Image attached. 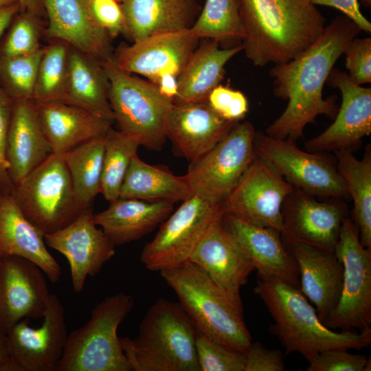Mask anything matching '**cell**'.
I'll use <instances>...</instances> for the list:
<instances>
[{
  "label": "cell",
  "instance_id": "cell-1",
  "mask_svg": "<svg viewBox=\"0 0 371 371\" xmlns=\"http://www.w3.org/2000/svg\"><path fill=\"white\" fill-rule=\"evenodd\" d=\"M361 31L350 19L337 15L308 49L271 67L269 74L273 79V94L288 104L267 128V135L295 142L318 115L335 118L339 106L331 98H323V89L336 62Z\"/></svg>",
  "mask_w": 371,
  "mask_h": 371
},
{
  "label": "cell",
  "instance_id": "cell-2",
  "mask_svg": "<svg viewBox=\"0 0 371 371\" xmlns=\"http://www.w3.org/2000/svg\"><path fill=\"white\" fill-rule=\"evenodd\" d=\"M246 57L256 67L286 63L313 45L326 19L311 0H237Z\"/></svg>",
  "mask_w": 371,
  "mask_h": 371
},
{
  "label": "cell",
  "instance_id": "cell-3",
  "mask_svg": "<svg viewBox=\"0 0 371 371\" xmlns=\"http://www.w3.org/2000/svg\"><path fill=\"white\" fill-rule=\"evenodd\" d=\"M254 293L265 304L274 324L269 330L286 354L298 352L306 361L328 349L361 350L371 343V328L341 331L328 328L297 288L275 278L258 277Z\"/></svg>",
  "mask_w": 371,
  "mask_h": 371
},
{
  "label": "cell",
  "instance_id": "cell-4",
  "mask_svg": "<svg viewBox=\"0 0 371 371\" xmlns=\"http://www.w3.org/2000/svg\"><path fill=\"white\" fill-rule=\"evenodd\" d=\"M197 331L245 354L253 342L240 297L230 295L192 262L160 271Z\"/></svg>",
  "mask_w": 371,
  "mask_h": 371
},
{
  "label": "cell",
  "instance_id": "cell-5",
  "mask_svg": "<svg viewBox=\"0 0 371 371\" xmlns=\"http://www.w3.org/2000/svg\"><path fill=\"white\" fill-rule=\"evenodd\" d=\"M196 329L178 302L157 299L139 324L135 339L120 338L135 371H200Z\"/></svg>",
  "mask_w": 371,
  "mask_h": 371
},
{
  "label": "cell",
  "instance_id": "cell-6",
  "mask_svg": "<svg viewBox=\"0 0 371 371\" xmlns=\"http://www.w3.org/2000/svg\"><path fill=\"white\" fill-rule=\"evenodd\" d=\"M134 300L123 292L98 303L88 322L73 330L56 371H131L117 328L132 310Z\"/></svg>",
  "mask_w": 371,
  "mask_h": 371
},
{
  "label": "cell",
  "instance_id": "cell-7",
  "mask_svg": "<svg viewBox=\"0 0 371 371\" xmlns=\"http://www.w3.org/2000/svg\"><path fill=\"white\" fill-rule=\"evenodd\" d=\"M107 76L109 100L119 131L145 148L160 150L167 139L166 122L172 100L157 87L117 67L113 58L101 62Z\"/></svg>",
  "mask_w": 371,
  "mask_h": 371
},
{
  "label": "cell",
  "instance_id": "cell-8",
  "mask_svg": "<svg viewBox=\"0 0 371 371\" xmlns=\"http://www.w3.org/2000/svg\"><path fill=\"white\" fill-rule=\"evenodd\" d=\"M10 194L44 235L68 225L84 211L77 203L70 174L59 155L52 153L14 184Z\"/></svg>",
  "mask_w": 371,
  "mask_h": 371
},
{
  "label": "cell",
  "instance_id": "cell-9",
  "mask_svg": "<svg viewBox=\"0 0 371 371\" xmlns=\"http://www.w3.org/2000/svg\"><path fill=\"white\" fill-rule=\"evenodd\" d=\"M256 133L250 122H239L214 146L191 161L185 176L193 194L221 205L256 157Z\"/></svg>",
  "mask_w": 371,
  "mask_h": 371
},
{
  "label": "cell",
  "instance_id": "cell-10",
  "mask_svg": "<svg viewBox=\"0 0 371 371\" xmlns=\"http://www.w3.org/2000/svg\"><path fill=\"white\" fill-rule=\"evenodd\" d=\"M334 254L343 267L342 287L337 306L323 323L342 331L371 328V249L362 245L359 229L348 216Z\"/></svg>",
  "mask_w": 371,
  "mask_h": 371
},
{
  "label": "cell",
  "instance_id": "cell-11",
  "mask_svg": "<svg viewBox=\"0 0 371 371\" xmlns=\"http://www.w3.org/2000/svg\"><path fill=\"white\" fill-rule=\"evenodd\" d=\"M223 214L221 205L193 194L161 223L142 250L141 262L147 269L159 272L190 262L210 225Z\"/></svg>",
  "mask_w": 371,
  "mask_h": 371
},
{
  "label": "cell",
  "instance_id": "cell-12",
  "mask_svg": "<svg viewBox=\"0 0 371 371\" xmlns=\"http://www.w3.org/2000/svg\"><path fill=\"white\" fill-rule=\"evenodd\" d=\"M258 157L271 165L293 188L312 195L330 198L348 196L336 164L322 153L301 150L295 142L256 132Z\"/></svg>",
  "mask_w": 371,
  "mask_h": 371
},
{
  "label": "cell",
  "instance_id": "cell-13",
  "mask_svg": "<svg viewBox=\"0 0 371 371\" xmlns=\"http://www.w3.org/2000/svg\"><path fill=\"white\" fill-rule=\"evenodd\" d=\"M294 188L271 165L256 157L221 203L223 214L284 231L282 207Z\"/></svg>",
  "mask_w": 371,
  "mask_h": 371
},
{
  "label": "cell",
  "instance_id": "cell-14",
  "mask_svg": "<svg viewBox=\"0 0 371 371\" xmlns=\"http://www.w3.org/2000/svg\"><path fill=\"white\" fill-rule=\"evenodd\" d=\"M43 322L33 328L23 319L6 331L9 355L18 371H56L67 339L65 310L50 294Z\"/></svg>",
  "mask_w": 371,
  "mask_h": 371
},
{
  "label": "cell",
  "instance_id": "cell-15",
  "mask_svg": "<svg viewBox=\"0 0 371 371\" xmlns=\"http://www.w3.org/2000/svg\"><path fill=\"white\" fill-rule=\"evenodd\" d=\"M294 188L285 199L282 214L284 242H295L334 252L347 207L339 198L318 201Z\"/></svg>",
  "mask_w": 371,
  "mask_h": 371
},
{
  "label": "cell",
  "instance_id": "cell-16",
  "mask_svg": "<svg viewBox=\"0 0 371 371\" xmlns=\"http://www.w3.org/2000/svg\"><path fill=\"white\" fill-rule=\"evenodd\" d=\"M326 83L340 91L341 106L334 122L307 141L306 149L312 153L352 150L371 133V88L355 84L345 71L335 67Z\"/></svg>",
  "mask_w": 371,
  "mask_h": 371
},
{
  "label": "cell",
  "instance_id": "cell-17",
  "mask_svg": "<svg viewBox=\"0 0 371 371\" xmlns=\"http://www.w3.org/2000/svg\"><path fill=\"white\" fill-rule=\"evenodd\" d=\"M91 207L65 227L44 236L46 245L67 260L75 293L82 291L87 277L95 276L115 254V245L97 227Z\"/></svg>",
  "mask_w": 371,
  "mask_h": 371
},
{
  "label": "cell",
  "instance_id": "cell-18",
  "mask_svg": "<svg viewBox=\"0 0 371 371\" xmlns=\"http://www.w3.org/2000/svg\"><path fill=\"white\" fill-rule=\"evenodd\" d=\"M43 274L27 259L1 257L0 327L5 333L23 319L43 318L51 294Z\"/></svg>",
  "mask_w": 371,
  "mask_h": 371
},
{
  "label": "cell",
  "instance_id": "cell-19",
  "mask_svg": "<svg viewBox=\"0 0 371 371\" xmlns=\"http://www.w3.org/2000/svg\"><path fill=\"white\" fill-rule=\"evenodd\" d=\"M199 43L190 30L163 32L121 45L112 58L120 69L153 82L164 73L178 76Z\"/></svg>",
  "mask_w": 371,
  "mask_h": 371
},
{
  "label": "cell",
  "instance_id": "cell-20",
  "mask_svg": "<svg viewBox=\"0 0 371 371\" xmlns=\"http://www.w3.org/2000/svg\"><path fill=\"white\" fill-rule=\"evenodd\" d=\"M225 231L251 260L258 277L275 278L300 289L296 260L278 230L223 214Z\"/></svg>",
  "mask_w": 371,
  "mask_h": 371
},
{
  "label": "cell",
  "instance_id": "cell-21",
  "mask_svg": "<svg viewBox=\"0 0 371 371\" xmlns=\"http://www.w3.org/2000/svg\"><path fill=\"white\" fill-rule=\"evenodd\" d=\"M48 17L47 36L100 61L113 56L111 37L95 19L91 0H41Z\"/></svg>",
  "mask_w": 371,
  "mask_h": 371
},
{
  "label": "cell",
  "instance_id": "cell-22",
  "mask_svg": "<svg viewBox=\"0 0 371 371\" xmlns=\"http://www.w3.org/2000/svg\"><path fill=\"white\" fill-rule=\"evenodd\" d=\"M236 123L221 117L207 101L173 104L166 136L174 152L191 161L214 146Z\"/></svg>",
  "mask_w": 371,
  "mask_h": 371
},
{
  "label": "cell",
  "instance_id": "cell-23",
  "mask_svg": "<svg viewBox=\"0 0 371 371\" xmlns=\"http://www.w3.org/2000/svg\"><path fill=\"white\" fill-rule=\"evenodd\" d=\"M222 216L210 225L193 251L190 262L200 267L228 293L240 297V288L255 269L224 229Z\"/></svg>",
  "mask_w": 371,
  "mask_h": 371
},
{
  "label": "cell",
  "instance_id": "cell-24",
  "mask_svg": "<svg viewBox=\"0 0 371 371\" xmlns=\"http://www.w3.org/2000/svg\"><path fill=\"white\" fill-rule=\"evenodd\" d=\"M284 243L298 266L300 290L315 306L318 317L324 322L340 297L342 265L334 252L300 243Z\"/></svg>",
  "mask_w": 371,
  "mask_h": 371
},
{
  "label": "cell",
  "instance_id": "cell-25",
  "mask_svg": "<svg viewBox=\"0 0 371 371\" xmlns=\"http://www.w3.org/2000/svg\"><path fill=\"white\" fill-rule=\"evenodd\" d=\"M52 153L35 101L13 100L5 150L12 184L19 182Z\"/></svg>",
  "mask_w": 371,
  "mask_h": 371
},
{
  "label": "cell",
  "instance_id": "cell-26",
  "mask_svg": "<svg viewBox=\"0 0 371 371\" xmlns=\"http://www.w3.org/2000/svg\"><path fill=\"white\" fill-rule=\"evenodd\" d=\"M44 234L24 215L10 194L0 192V256L27 259L56 282L61 268L49 253Z\"/></svg>",
  "mask_w": 371,
  "mask_h": 371
},
{
  "label": "cell",
  "instance_id": "cell-27",
  "mask_svg": "<svg viewBox=\"0 0 371 371\" xmlns=\"http://www.w3.org/2000/svg\"><path fill=\"white\" fill-rule=\"evenodd\" d=\"M36 102L40 122L53 154L62 155L104 137L113 123L60 100Z\"/></svg>",
  "mask_w": 371,
  "mask_h": 371
},
{
  "label": "cell",
  "instance_id": "cell-28",
  "mask_svg": "<svg viewBox=\"0 0 371 371\" xmlns=\"http://www.w3.org/2000/svg\"><path fill=\"white\" fill-rule=\"evenodd\" d=\"M124 33L133 42L155 34L190 30L198 0H121Z\"/></svg>",
  "mask_w": 371,
  "mask_h": 371
},
{
  "label": "cell",
  "instance_id": "cell-29",
  "mask_svg": "<svg viewBox=\"0 0 371 371\" xmlns=\"http://www.w3.org/2000/svg\"><path fill=\"white\" fill-rule=\"evenodd\" d=\"M174 203L119 198L93 217L109 240L115 246L122 245L140 239L161 224L172 212Z\"/></svg>",
  "mask_w": 371,
  "mask_h": 371
},
{
  "label": "cell",
  "instance_id": "cell-30",
  "mask_svg": "<svg viewBox=\"0 0 371 371\" xmlns=\"http://www.w3.org/2000/svg\"><path fill=\"white\" fill-rule=\"evenodd\" d=\"M203 41L177 76L178 92L173 104L206 102L210 92L223 80L228 61L243 50L242 43L221 47L215 40Z\"/></svg>",
  "mask_w": 371,
  "mask_h": 371
},
{
  "label": "cell",
  "instance_id": "cell-31",
  "mask_svg": "<svg viewBox=\"0 0 371 371\" xmlns=\"http://www.w3.org/2000/svg\"><path fill=\"white\" fill-rule=\"evenodd\" d=\"M109 87L101 61L70 47L67 85L60 101L113 123Z\"/></svg>",
  "mask_w": 371,
  "mask_h": 371
},
{
  "label": "cell",
  "instance_id": "cell-32",
  "mask_svg": "<svg viewBox=\"0 0 371 371\" xmlns=\"http://www.w3.org/2000/svg\"><path fill=\"white\" fill-rule=\"evenodd\" d=\"M192 195L185 175H175L164 167L150 165L137 154L132 158L125 175L120 198L175 203Z\"/></svg>",
  "mask_w": 371,
  "mask_h": 371
},
{
  "label": "cell",
  "instance_id": "cell-33",
  "mask_svg": "<svg viewBox=\"0 0 371 371\" xmlns=\"http://www.w3.org/2000/svg\"><path fill=\"white\" fill-rule=\"evenodd\" d=\"M337 168L343 178L354 208L352 218L362 245L371 249V152L370 146L361 159L350 150L335 151Z\"/></svg>",
  "mask_w": 371,
  "mask_h": 371
},
{
  "label": "cell",
  "instance_id": "cell-34",
  "mask_svg": "<svg viewBox=\"0 0 371 371\" xmlns=\"http://www.w3.org/2000/svg\"><path fill=\"white\" fill-rule=\"evenodd\" d=\"M104 137L83 143L62 155L70 174L76 199L83 210L91 207L100 193Z\"/></svg>",
  "mask_w": 371,
  "mask_h": 371
},
{
  "label": "cell",
  "instance_id": "cell-35",
  "mask_svg": "<svg viewBox=\"0 0 371 371\" xmlns=\"http://www.w3.org/2000/svg\"><path fill=\"white\" fill-rule=\"evenodd\" d=\"M190 32L199 40H215L227 47L243 41L245 32L237 0H205Z\"/></svg>",
  "mask_w": 371,
  "mask_h": 371
},
{
  "label": "cell",
  "instance_id": "cell-36",
  "mask_svg": "<svg viewBox=\"0 0 371 371\" xmlns=\"http://www.w3.org/2000/svg\"><path fill=\"white\" fill-rule=\"evenodd\" d=\"M104 157L100 193L109 203L120 198V189L139 144L112 127L104 137Z\"/></svg>",
  "mask_w": 371,
  "mask_h": 371
},
{
  "label": "cell",
  "instance_id": "cell-37",
  "mask_svg": "<svg viewBox=\"0 0 371 371\" xmlns=\"http://www.w3.org/2000/svg\"><path fill=\"white\" fill-rule=\"evenodd\" d=\"M69 48L57 40L43 48L33 94L35 102L62 100L68 80Z\"/></svg>",
  "mask_w": 371,
  "mask_h": 371
},
{
  "label": "cell",
  "instance_id": "cell-38",
  "mask_svg": "<svg viewBox=\"0 0 371 371\" xmlns=\"http://www.w3.org/2000/svg\"><path fill=\"white\" fill-rule=\"evenodd\" d=\"M43 48L27 55L0 58V85L12 100H33Z\"/></svg>",
  "mask_w": 371,
  "mask_h": 371
},
{
  "label": "cell",
  "instance_id": "cell-39",
  "mask_svg": "<svg viewBox=\"0 0 371 371\" xmlns=\"http://www.w3.org/2000/svg\"><path fill=\"white\" fill-rule=\"evenodd\" d=\"M195 346L200 371L245 370V353L230 349L197 330Z\"/></svg>",
  "mask_w": 371,
  "mask_h": 371
},
{
  "label": "cell",
  "instance_id": "cell-40",
  "mask_svg": "<svg viewBox=\"0 0 371 371\" xmlns=\"http://www.w3.org/2000/svg\"><path fill=\"white\" fill-rule=\"evenodd\" d=\"M35 16L23 12L16 18L0 47V58L27 55L41 48L39 27Z\"/></svg>",
  "mask_w": 371,
  "mask_h": 371
},
{
  "label": "cell",
  "instance_id": "cell-41",
  "mask_svg": "<svg viewBox=\"0 0 371 371\" xmlns=\"http://www.w3.org/2000/svg\"><path fill=\"white\" fill-rule=\"evenodd\" d=\"M347 349H328L318 353L308 361L306 371H370V358L352 354Z\"/></svg>",
  "mask_w": 371,
  "mask_h": 371
},
{
  "label": "cell",
  "instance_id": "cell-42",
  "mask_svg": "<svg viewBox=\"0 0 371 371\" xmlns=\"http://www.w3.org/2000/svg\"><path fill=\"white\" fill-rule=\"evenodd\" d=\"M207 103L223 119L238 122L249 111V103L243 92L221 84L208 95Z\"/></svg>",
  "mask_w": 371,
  "mask_h": 371
},
{
  "label": "cell",
  "instance_id": "cell-43",
  "mask_svg": "<svg viewBox=\"0 0 371 371\" xmlns=\"http://www.w3.org/2000/svg\"><path fill=\"white\" fill-rule=\"evenodd\" d=\"M345 66L350 80L357 85L371 82V38L356 37L345 49Z\"/></svg>",
  "mask_w": 371,
  "mask_h": 371
},
{
  "label": "cell",
  "instance_id": "cell-44",
  "mask_svg": "<svg viewBox=\"0 0 371 371\" xmlns=\"http://www.w3.org/2000/svg\"><path fill=\"white\" fill-rule=\"evenodd\" d=\"M13 100L0 85V192L10 194L13 184L8 175L5 150Z\"/></svg>",
  "mask_w": 371,
  "mask_h": 371
},
{
  "label": "cell",
  "instance_id": "cell-45",
  "mask_svg": "<svg viewBox=\"0 0 371 371\" xmlns=\"http://www.w3.org/2000/svg\"><path fill=\"white\" fill-rule=\"evenodd\" d=\"M244 371H284L285 366L282 352L268 349L258 341H253L245 352Z\"/></svg>",
  "mask_w": 371,
  "mask_h": 371
},
{
  "label": "cell",
  "instance_id": "cell-46",
  "mask_svg": "<svg viewBox=\"0 0 371 371\" xmlns=\"http://www.w3.org/2000/svg\"><path fill=\"white\" fill-rule=\"evenodd\" d=\"M93 16L111 38L123 32L124 14L117 0H91Z\"/></svg>",
  "mask_w": 371,
  "mask_h": 371
},
{
  "label": "cell",
  "instance_id": "cell-47",
  "mask_svg": "<svg viewBox=\"0 0 371 371\" xmlns=\"http://www.w3.org/2000/svg\"><path fill=\"white\" fill-rule=\"evenodd\" d=\"M315 5H324L339 10L353 21L361 31L371 33V23L360 10L358 0H311Z\"/></svg>",
  "mask_w": 371,
  "mask_h": 371
},
{
  "label": "cell",
  "instance_id": "cell-48",
  "mask_svg": "<svg viewBox=\"0 0 371 371\" xmlns=\"http://www.w3.org/2000/svg\"><path fill=\"white\" fill-rule=\"evenodd\" d=\"M164 96L174 100L178 92L177 76L172 73H164L153 82Z\"/></svg>",
  "mask_w": 371,
  "mask_h": 371
},
{
  "label": "cell",
  "instance_id": "cell-49",
  "mask_svg": "<svg viewBox=\"0 0 371 371\" xmlns=\"http://www.w3.org/2000/svg\"><path fill=\"white\" fill-rule=\"evenodd\" d=\"M0 371H18L9 355L6 333L0 327Z\"/></svg>",
  "mask_w": 371,
  "mask_h": 371
},
{
  "label": "cell",
  "instance_id": "cell-50",
  "mask_svg": "<svg viewBox=\"0 0 371 371\" xmlns=\"http://www.w3.org/2000/svg\"><path fill=\"white\" fill-rule=\"evenodd\" d=\"M19 11L20 7L18 3L0 8V38Z\"/></svg>",
  "mask_w": 371,
  "mask_h": 371
},
{
  "label": "cell",
  "instance_id": "cell-51",
  "mask_svg": "<svg viewBox=\"0 0 371 371\" xmlns=\"http://www.w3.org/2000/svg\"><path fill=\"white\" fill-rule=\"evenodd\" d=\"M20 11L28 12L34 16L41 13L43 6L41 0H17Z\"/></svg>",
  "mask_w": 371,
  "mask_h": 371
},
{
  "label": "cell",
  "instance_id": "cell-52",
  "mask_svg": "<svg viewBox=\"0 0 371 371\" xmlns=\"http://www.w3.org/2000/svg\"><path fill=\"white\" fill-rule=\"evenodd\" d=\"M18 3L17 0H0V8Z\"/></svg>",
  "mask_w": 371,
  "mask_h": 371
},
{
  "label": "cell",
  "instance_id": "cell-53",
  "mask_svg": "<svg viewBox=\"0 0 371 371\" xmlns=\"http://www.w3.org/2000/svg\"><path fill=\"white\" fill-rule=\"evenodd\" d=\"M363 3L368 8L371 7V0H361Z\"/></svg>",
  "mask_w": 371,
  "mask_h": 371
},
{
  "label": "cell",
  "instance_id": "cell-54",
  "mask_svg": "<svg viewBox=\"0 0 371 371\" xmlns=\"http://www.w3.org/2000/svg\"><path fill=\"white\" fill-rule=\"evenodd\" d=\"M117 1H118L119 2H120V1H121V0H117Z\"/></svg>",
  "mask_w": 371,
  "mask_h": 371
},
{
  "label": "cell",
  "instance_id": "cell-55",
  "mask_svg": "<svg viewBox=\"0 0 371 371\" xmlns=\"http://www.w3.org/2000/svg\"><path fill=\"white\" fill-rule=\"evenodd\" d=\"M0 262H1V256H0Z\"/></svg>",
  "mask_w": 371,
  "mask_h": 371
}]
</instances>
